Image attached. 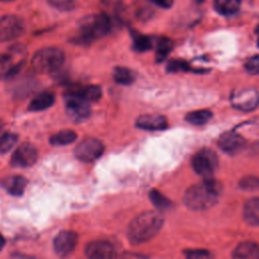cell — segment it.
Wrapping results in <instances>:
<instances>
[{"instance_id":"obj_32","label":"cell","mask_w":259,"mask_h":259,"mask_svg":"<svg viewBox=\"0 0 259 259\" xmlns=\"http://www.w3.org/2000/svg\"><path fill=\"white\" fill-rule=\"evenodd\" d=\"M259 182L257 177L255 176H246L243 177L240 182H239V186L244 189V190H248V191H253L256 190L258 188Z\"/></svg>"},{"instance_id":"obj_19","label":"cell","mask_w":259,"mask_h":259,"mask_svg":"<svg viewBox=\"0 0 259 259\" xmlns=\"http://www.w3.org/2000/svg\"><path fill=\"white\" fill-rule=\"evenodd\" d=\"M233 257L237 259H257L259 248L255 242H242L233 252Z\"/></svg>"},{"instance_id":"obj_25","label":"cell","mask_w":259,"mask_h":259,"mask_svg":"<svg viewBox=\"0 0 259 259\" xmlns=\"http://www.w3.org/2000/svg\"><path fill=\"white\" fill-rule=\"evenodd\" d=\"M112 76L115 82L121 85H130L136 79V74L125 67H115Z\"/></svg>"},{"instance_id":"obj_11","label":"cell","mask_w":259,"mask_h":259,"mask_svg":"<svg viewBox=\"0 0 259 259\" xmlns=\"http://www.w3.org/2000/svg\"><path fill=\"white\" fill-rule=\"evenodd\" d=\"M78 242V235L73 231H62L54 239V250L59 256H67L73 252Z\"/></svg>"},{"instance_id":"obj_26","label":"cell","mask_w":259,"mask_h":259,"mask_svg":"<svg viewBox=\"0 0 259 259\" xmlns=\"http://www.w3.org/2000/svg\"><path fill=\"white\" fill-rule=\"evenodd\" d=\"M212 116V113L206 109H199L188 112L185 116V120L193 125H201L206 123Z\"/></svg>"},{"instance_id":"obj_4","label":"cell","mask_w":259,"mask_h":259,"mask_svg":"<svg viewBox=\"0 0 259 259\" xmlns=\"http://www.w3.org/2000/svg\"><path fill=\"white\" fill-rule=\"evenodd\" d=\"M65 60V55L59 48H44L32 57L31 66L39 74H50L59 70Z\"/></svg>"},{"instance_id":"obj_6","label":"cell","mask_w":259,"mask_h":259,"mask_svg":"<svg viewBox=\"0 0 259 259\" xmlns=\"http://www.w3.org/2000/svg\"><path fill=\"white\" fill-rule=\"evenodd\" d=\"M66 112L72 120L82 121L89 117L91 109L89 102L80 95L67 91L64 94Z\"/></svg>"},{"instance_id":"obj_1","label":"cell","mask_w":259,"mask_h":259,"mask_svg":"<svg viewBox=\"0 0 259 259\" xmlns=\"http://www.w3.org/2000/svg\"><path fill=\"white\" fill-rule=\"evenodd\" d=\"M223 191L222 184L212 177L191 185L184 194L185 205L192 210H205L212 207Z\"/></svg>"},{"instance_id":"obj_16","label":"cell","mask_w":259,"mask_h":259,"mask_svg":"<svg viewBox=\"0 0 259 259\" xmlns=\"http://www.w3.org/2000/svg\"><path fill=\"white\" fill-rule=\"evenodd\" d=\"M68 91L75 93L77 95H80L88 102H95L99 100L102 95L101 88L98 85H87V86L78 85V86H73Z\"/></svg>"},{"instance_id":"obj_30","label":"cell","mask_w":259,"mask_h":259,"mask_svg":"<svg viewBox=\"0 0 259 259\" xmlns=\"http://www.w3.org/2000/svg\"><path fill=\"white\" fill-rule=\"evenodd\" d=\"M17 142V136L12 133L0 134V152L4 153L12 149Z\"/></svg>"},{"instance_id":"obj_18","label":"cell","mask_w":259,"mask_h":259,"mask_svg":"<svg viewBox=\"0 0 259 259\" xmlns=\"http://www.w3.org/2000/svg\"><path fill=\"white\" fill-rule=\"evenodd\" d=\"M102 6L106 10V14L111 20L121 21L126 12V6L122 0H102Z\"/></svg>"},{"instance_id":"obj_36","label":"cell","mask_w":259,"mask_h":259,"mask_svg":"<svg viewBox=\"0 0 259 259\" xmlns=\"http://www.w3.org/2000/svg\"><path fill=\"white\" fill-rule=\"evenodd\" d=\"M4 245H5V240H4L3 236L0 234V250H2V248L4 247Z\"/></svg>"},{"instance_id":"obj_22","label":"cell","mask_w":259,"mask_h":259,"mask_svg":"<svg viewBox=\"0 0 259 259\" xmlns=\"http://www.w3.org/2000/svg\"><path fill=\"white\" fill-rule=\"evenodd\" d=\"M241 7V0H214V8L223 15L235 14Z\"/></svg>"},{"instance_id":"obj_12","label":"cell","mask_w":259,"mask_h":259,"mask_svg":"<svg viewBox=\"0 0 259 259\" xmlns=\"http://www.w3.org/2000/svg\"><path fill=\"white\" fill-rule=\"evenodd\" d=\"M246 145L245 139L236 132H228L221 136L218 141L219 148L230 155H235L243 150Z\"/></svg>"},{"instance_id":"obj_15","label":"cell","mask_w":259,"mask_h":259,"mask_svg":"<svg viewBox=\"0 0 259 259\" xmlns=\"http://www.w3.org/2000/svg\"><path fill=\"white\" fill-rule=\"evenodd\" d=\"M23 62H15L13 56L0 54V79L11 77L21 68Z\"/></svg>"},{"instance_id":"obj_2","label":"cell","mask_w":259,"mask_h":259,"mask_svg":"<svg viewBox=\"0 0 259 259\" xmlns=\"http://www.w3.org/2000/svg\"><path fill=\"white\" fill-rule=\"evenodd\" d=\"M112 27L111 18L105 13L90 14L81 18L73 41L79 45H88L105 36Z\"/></svg>"},{"instance_id":"obj_37","label":"cell","mask_w":259,"mask_h":259,"mask_svg":"<svg viewBox=\"0 0 259 259\" xmlns=\"http://www.w3.org/2000/svg\"><path fill=\"white\" fill-rule=\"evenodd\" d=\"M1 2H4V3H9V2H12L14 0H0Z\"/></svg>"},{"instance_id":"obj_20","label":"cell","mask_w":259,"mask_h":259,"mask_svg":"<svg viewBox=\"0 0 259 259\" xmlns=\"http://www.w3.org/2000/svg\"><path fill=\"white\" fill-rule=\"evenodd\" d=\"M55 102V95L52 92H41L37 94L29 103L28 109L30 111H41L51 107Z\"/></svg>"},{"instance_id":"obj_34","label":"cell","mask_w":259,"mask_h":259,"mask_svg":"<svg viewBox=\"0 0 259 259\" xmlns=\"http://www.w3.org/2000/svg\"><path fill=\"white\" fill-rule=\"evenodd\" d=\"M184 254L187 258L196 259V258H208L211 256L210 252L203 249H192V250H185Z\"/></svg>"},{"instance_id":"obj_13","label":"cell","mask_w":259,"mask_h":259,"mask_svg":"<svg viewBox=\"0 0 259 259\" xmlns=\"http://www.w3.org/2000/svg\"><path fill=\"white\" fill-rule=\"evenodd\" d=\"M85 254L91 259H108L115 256V251L109 242L96 240L86 245Z\"/></svg>"},{"instance_id":"obj_27","label":"cell","mask_w":259,"mask_h":259,"mask_svg":"<svg viewBox=\"0 0 259 259\" xmlns=\"http://www.w3.org/2000/svg\"><path fill=\"white\" fill-rule=\"evenodd\" d=\"M173 49V41L168 38V37H161L158 39L157 45H156V53H155V58L156 61L163 62L167 56L170 54V52Z\"/></svg>"},{"instance_id":"obj_8","label":"cell","mask_w":259,"mask_h":259,"mask_svg":"<svg viewBox=\"0 0 259 259\" xmlns=\"http://www.w3.org/2000/svg\"><path fill=\"white\" fill-rule=\"evenodd\" d=\"M104 152V145L95 138H86L81 141L75 148L76 158L82 162L91 163L100 158Z\"/></svg>"},{"instance_id":"obj_38","label":"cell","mask_w":259,"mask_h":259,"mask_svg":"<svg viewBox=\"0 0 259 259\" xmlns=\"http://www.w3.org/2000/svg\"><path fill=\"white\" fill-rule=\"evenodd\" d=\"M2 126H3V122H2V120L0 119V130L2 128Z\"/></svg>"},{"instance_id":"obj_14","label":"cell","mask_w":259,"mask_h":259,"mask_svg":"<svg viewBox=\"0 0 259 259\" xmlns=\"http://www.w3.org/2000/svg\"><path fill=\"white\" fill-rule=\"evenodd\" d=\"M136 125L146 131H162L168 126V121L161 114L150 113L140 115L136 120Z\"/></svg>"},{"instance_id":"obj_29","label":"cell","mask_w":259,"mask_h":259,"mask_svg":"<svg viewBox=\"0 0 259 259\" xmlns=\"http://www.w3.org/2000/svg\"><path fill=\"white\" fill-rule=\"evenodd\" d=\"M48 3L50 6L59 11L68 12L77 7L78 0H48Z\"/></svg>"},{"instance_id":"obj_28","label":"cell","mask_w":259,"mask_h":259,"mask_svg":"<svg viewBox=\"0 0 259 259\" xmlns=\"http://www.w3.org/2000/svg\"><path fill=\"white\" fill-rule=\"evenodd\" d=\"M150 199L152 201V203L158 208V209H167L170 207L171 205V201L165 196L163 195L161 192H159L156 189H153L150 191L149 193Z\"/></svg>"},{"instance_id":"obj_3","label":"cell","mask_w":259,"mask_h":259,"mask_svg":"<svg viewBox=\"0 0 259 259\" xmlns=\"http://www.w3.org/2000/svg\"><path fill=\"white\" fill-rule=\"evenodd\" d=\"M162 226L163 218L159 212L154 210L142 212L128 225V239L134 244L148 242L159 233Z\"/></svg>"},{"instance_id":"obj_5","label":"cell","mask_w":259,"mask_h":259,"mask_svg":"<svg viewBox=\"0 0 259 259\" xmlns=\"http://www.w3.org/2000/svg\"><path fill=\"white\" fill-rule=\"evenodd\" d=\"M191 166L193 170L203 178L212 177L218 169L219 159L212 150L205 148L192 157Z\"/></svg>"},{"instance_id":"obj_17","label":"cell","mask_w":259,"mask_h":259,"mask_svg":"<svg viewBox=\"0 0 259 259\" xmlns=\"http://www.w3.org/2000/svg\"><path fill=\"white\" fill-rule=\"evenodd\" d=\"M243 218L245 222L251 227L259 225V199L254 197L249 199L243 208Z\"/></svg>"},{"instance_id":"obj_33","label":"cell","mask_w":259,"mask_h":259,"mask_svg":"<svg viewBox=\"0 0 259 259\" xmlns=\"http://www.w3.org/2000/svg\"><path fill=\"white\" fill-rule=\"evenodd\" d=\"M245 69L248 73L252 75H257L259 73V58L257 55L249 58L245 63Z\"/></svg>"},{"instance_id":"obj_31","label":"cell","mask_w":259,"mask_h":259,"mask_svg":"<svg viewBox=\"0 0 259 259\" xmlns=\"http://www.w3.org/2000/svg\"><path fill=\"white\" fill-rule=\"evenodd\" d=\"M190 70V66L189 64L184 61V60H180V59H175V60H171L168 65H167V71L170 73H177V72H186Z\"/></svg>"},{"instance_id":"obj_21","label":"cell","mask_w":259,"mask_h":259,"mask_svg":"<svg viewBox=\"0 0 259 259\" xmlns=\"http://www.w3.org/2000/svg\"><path fill=\"white\" fill-rule=\"evenodd\" d=\"M26 185L27 180L20 175L10 176L3 182V187H5L11 195H21L24 192Z\"/></svg>"},{"instance_id":"obj_35","label":"cell","mask_w":259,"mask_h":259,"mask_svg":"<svg viewBox=\"0 0 259 259\" xmlns=\"http://www.w3.org/2000/svg\"><path fill=\"white\" fill-rule=\"evenodd\" d=\"M149 1L161 8H165V9L170 8L173 4V0H149Z\"/></svg>"},{"instance_id":"obj_10","label":"cell","mask_w":259,"mask_h":259,"mask_svg":"<svg viewBox=\"0 0 259 259\" xmlns=\"http://www.w3.org/2000/svg\"><path fill=\"white\" fill-rule=\"evenodd\" d=\"M232 105L242 111H252L258 105V93L255 89H244L235 92L231 97Z\"/></svg>"},{"instance_id":"obj_24","label":"cell","mask_w":259,"mask_h":259,"mask_svg":"<svg viewBox=\"0 0 259 259\" xmlns=\"http://www.w3.org/2000/svg\"><path fill=\"white\" fill-rule=\"evenodd\" d=\"M77 138V135L72 130H63L53 135L50 138V143L54 146H66L73 143Z\"/></svg>"},{"instance_id":"obj_23","label":"cell","mask_w":259,"mask_h":259,"mask_svg":"<svg viewBox=\"0 0 259 259\" xmlns=\"http://www.w3.org/2000/svg\"><path fill=\"white\" fill-rule=\"evenodd\" d=\"M132 36H133V48L137 52L150 51L154 47V38L149 35L142 34L138 31H133Z\"/></svg>"},{"instance_id":"obj_9","label":"cell","mask_w":259,"mask_h":259,"mask_svg":"<svg viewBox=\"0 0 259 259\" xmlns=\"http://www.w3.org/2000/svg\"><path fill=\"white\" fill-rule=\"evenodd\" d=\"M37 160V150L30 143H22L14 151L11 157V165L14 167H30Z\"/></svg>"},{"instance_id":"obj_7","label":"cell","mask_w":259,"mask_h":259,"mask_svg":"<svg viewBox=\"0 0 259 259\" xmlns=\"http://www.w3.org/2000/svg\"><path fill=\"white\" fill-rule=\"evenodd\" d=\"M25 30V23L22 18L14 14L0 16V41H10L18 38Z\"/></svg>"}]
</instances>
